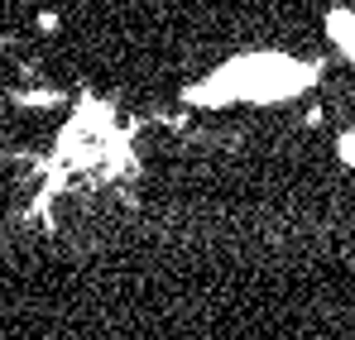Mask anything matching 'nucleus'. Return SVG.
<instances>
[{"label": "nucleus", "instance_id": "f257e3e1", "mask_svg": "<svg viewBox=\"0 0 355 340\" xmlns=\"http://www.w3.org/2000/svg\"><path fill=\"white\" fill-rule=\"evenodd\" d=\"M317 77L322 72L312 62H293V57H279V53L236 57L216 77H207L197 87H182V106L187 111H221V106H236V101L274 106V101H288V96H302L307 87H317Z\"/></svg>", "mask_w": 355, "mask_h": 340}, {"label": "nucleus", "instance_id": "f03ea898", "mask_svg": "<svg viewBox=\"0 0 355 340\" xmlns=\"http://www.w3.org/2000/svg\"><path fill=\"white\" fill-rule=\"evenodd\" d=\"M10 106L15 111H62L67 91H58V87H19V91H10Z\"/></svg>", "mask_w": 355, "mask_h": 340}, {"label": "nucleus", "instance_id": "7ed1b4c3", "mask_svg": "<svg viewBox=\"0 0 355 340\" xmlns=\"http://www.w3.org/2000/svg\"><path fill=\"white\" fill-rule=\"evenodd\" d=\"M336 159H341L346 168H355V129H341V139H336Z\"/></svg>", "mask_w": 355, "mask_h": 340}, {"label": "nucleus", "instance_id": "20e7f679", "mask_svg": "<svg viewBox=\"0 0 355 340\" xmlns=\"http://www.w3.org/2000/svg\"><path fill=\"white\" fill-rule=\"evenodd\" d=\"M39 29H44V34H53V29H58V15H53V10H44V15H39Z\"/></svg>", "mask_w": 355, "mask_h": 340}, {"label": "nucleus", "instance_id": "39448f33", "mask_svg": "<svg viewBox=\"0 0 355 340\" xmlns=\"http://www.w3.org/2000/svg\"><path fill=\"white\" fill-rule=\"evenodd\" d=\"M322 120H327V111H322V106H307V125H312V129H317Z\"/></svg>", "mask_w": 355, "mask_h": 340}]
</instances>
